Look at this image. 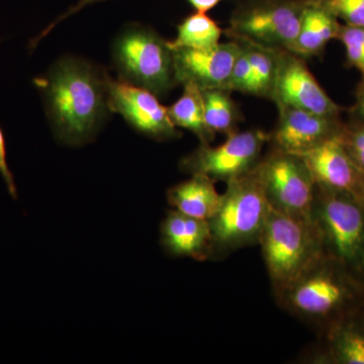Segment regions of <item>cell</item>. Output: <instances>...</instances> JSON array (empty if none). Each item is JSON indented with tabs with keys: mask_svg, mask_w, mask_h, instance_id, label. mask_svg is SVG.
Masks as SVG:
<instances>
[{
	"mask_svg": "<svg viewBox=\"0 0 364 364\" xmlns=\"http://www.w3.org/2000/svg\"><path fill=\"white\" fill-rule=\"evenodd\" d=\"M109 76L86 60L65 57L33 79L53 131L62 142L82 145L100 130L111 112Z\"/></svg>",
	"mask_w": 364,
	"mask_h": 364,
	"instance_id": "obj_1",
	"label": "cell"
},
{
	"mask_svg": "<svg viewBox=\"0 0 364 364\" xmlns=\"http://www.w3.org/2000/svg\"><path fill=\"white\" fill-rule=\"evenodd\" d=\"M270 208L258 163L246 173L228 181L219 210L208 221L213 257H223L259 243Z\"/></svg>",
	"mask_w": 364,
	"mask_h": 364,
	"instance_id": "obj_2",
	"label": "cell"
},
{
	"mask_svg": "<svg viewBox=\"0 0 364 364\" xmlns=\"http://www.w3.org/2000/svg\"><path fill=\"white\" fill-rule=\"evenodd\" d=\"M274 293L293 284L326 255L313 220L270 208L259 239Z\"/></svg>",
	"mask_w": 364,
	"mask_h": 364,
	"instance_id": "obj_3",
	"label": "cell"
},
{
	"mask_svg": "<svg viewBox=\"0 0 364 364\" xmlns=\"http://www.w3.org/2000/svg\"><path fill=\"white\" fill-rule=\"evenodd\" d=\"M112 61L119 79L157 97L166 95L177 85L171 46L150 26H124L114 41Z\"/></svg>",
	"mask_w": 364,
	"mask_h": 364,
	"instance_id": "obj_4",
	"label": "cell"
},
{
	"mask_svg": "<svg viewBox=\"0 0 364 364\" xmlns=\"http://www.w3.org/2000/svg\"><path fill=\"white\" fill-rule=\"evenodd\" d=\"M306 0H245L230 18L228 37L289 51L298 37Z\"/></svg>",
	"mask_w": 364,
	"mask_h": 364,
	"instance_id": "obj_5",
	"label": "cell"
},
{
	"mask_svg": "<svg viewBox=\"0 0 364 364\" xmlns=\"http://www.w3.org/2000/svg\"><path fill=\"white\" fill-rule=\"evenodd\" d=\"M313 219L328 255L345 264L364 257V205L351 196L316 184Z\"/></svg>",
	"mask_w": 364,
	"mask_h": 364,
	"instance_id": "obj_6",
	"label": "cell"
},
{
	"mask_svg": "<svg viewBox=\"0 0 364 364\" xmlns=\"http://www.w3.org/2000/svg\"><path fill=\"white\" fill-rule=\"evenodd\" d=\"M258 168L272 210L314 221L316 182L303 157L272 148Z\"/></svg>",
	"mask_w": 364,
	"mask_h": 364,
	"instance_id": "obj_7",
	"label": "cell"
},
{
	"mask_svg": "<svg viewBox=\"0 0 364 364\" xmlns=\"http://www.w3.org/2000/svg\"><path fill=\"white\" fill-rule=\"evenodd\" d=\"M325 255L313 267L282 291L275 293L284 310L309 321H321L338 312L352 296V289L330 267Z\"/></svg>",
	"mask_w": 364,
	"mask_h": 364,
	"instance_id": "obj_8",
	"label": "cell"
},
{
	"mask_svg": "<svg viewBox=\"0 0 364 364\" xmlns=\"http://www.w3.org/2000/svg\"><path fill=\"white\" fill-rule=\"evenodd\" d=\"M268 141L269 134L258 129L236 132L215 147L200 144L198 149L182 158L179 167L191 176L200 174L215 182L227 183L260 161L261 153Z\"/></svg>",
	"mask_w": 364,
	"mask_h": 364,
	"instance_id": "obj_9",
	"label": "cell"
},
{
	"mask_svg": "<svg viewBox=\"0 0 364 364\" xmlns=\"http://www.w3.org/2000/svg\"><path fill=\"white\" fill-rule=\"evenodd\" d=\"M107 95L111 112L121 114L139 133L157 141L181 136L168 109L151 91L109 76Z\"/></svg>",
	"mask_w": 364,
	"mask_h": 364,
	"instance_id": "obj_10",
	"label": "cell"
},
{
	"mask_svg": "<svg viewBox=\"0 0 364 364\" xmlns=\"http://www.w3.org/2000/svg\"><path fill=\"white\" fill-rule=\"evenodd\" d=\"M272 100L321 116L339 117L340 107L318 85L305 59L279 50V67Z\"/></svg>",
	"mask_w": 364,
	"mask_h": 364,
	"instance_id": "obj_11",
	"label": "cell"
},
{
	"mask_svg": "<svg viewBox=\"0 0 364 364\" xmlns=\"http://www.w3.org/2000/svg\"><path fill=\"white\" fill-rule=\"evenodd\" d=\"M241 50V43L233 39L207 49L172 48L177 85H193L202 90H227Z\"/></svg>",
	"mask_w": 364,
	"mask_h": 364,
	"instance_id": "obj_12",
	"label": "cell"
},
{
	"mask_svg": "<svg viewBox=\"0 0 364 364\" xmlns=\"http://www.w3.org/2000/svg\"><path fill=\"white\" fill-rule=\"evenodd\" d=\"M277 107L279 122L269 134V142L275 149L301 155L343 131L338 117L321 116L287 105Z\"/></svg>",
	"mask_w": 364,
	"mask_h": 364,
	"instance_id": "obj_13",
	"label": "cell"
},
{
	"mask_svg": "<svg viewBox=\"0 0 364 364\" xmlns=\"http://www.w3.org/2000/svg\"><path fill=\"white\" fill-rule=\"evenodd\" d=\"M340 135L299 156L305 160L317 186L346 193L364 205V173L345 150Z\"/></svg>",
	"mask_w": 364,
	"mask_h": 364,
	"instance_id": "obj_14",
	"label": "cell"
},
{
	"mask_svg": "<svg viewBox=\"0 0 364 364\" xmlns=\"http://www.w3.org/2000/svg\"><path fill=\"white\" fill-rule=\"evenodd\" d=\"M162 247L169 255L198 261L214 256L210 222L182 214L176 210L167 213L160 229Z\"/></svg>",
	"mask_w": 364,
	"mask_h": 364,
	"instance_id": "obj_15",
	"label": "cell"
},
{
	"mask_svg": "<svg viewBox=\"0 0 364 364\" xmlns=\"http://www.w3.org/2000/svg\"><path fill=\"white\" fill-rule=\"evenodd\" d=\"M167 200L174 210L182 214L210 221L219 210L222 193H218L214 181L195 174L188 181L169 188Z\"/></svg>",
	"mask_w": 364,
	"mask_h": 364,
	"instance_id": "obj_16",
	"label": "cell"
},
{
	"mask_svg": "<svg viewBox=\"0 0 364 364\" xmlns=\"http://www.w3.org/2000/svg\"><path fill=\"white\" fill-rule=\"evenodd\" d=\"M340 26L333 14L306 2L298 37L289 52L303 59L318 56L330 41L338 38Z\"/></svg>",
	"mask_w": 364,
	"mask_h": 364,
	"instance_id": "obj_17",
	"label": "cell"
},
{
	"mask_svg": "<svg viewBox=\"0 0 364 364\" xmlns=\"http://www.w3.org/2000/svg\"><path fill=\"white\" fill-rule=\"evenodd\" d=\"M167 109L170 119L177 128L195 134L200 144L208 145L215 140V134L208 128L205 121L203 90L198 86L183 85L181 97Z\"/></svg>",
	"mask_w": 364,
	"mask_h": 364,
	"instance_id": "obj_18",
	"label": "cell"
},
{
	"mask_svg": "<svg viewBox=\"0 0 364 364\" xmlns=\"http://www.w3.org/2000/svg\"><path fill=\"white\" fill-rule=\"evenodd\" d=\"M223 33L217 21L207 14L196 11L177 26L176 38L169 43L172 48L207 49L221 43Z\"/></svg>",
	"mask_w": 364,
	"mask_h": 364,
	"instance_id": "obj_19",
	"label": "cell"
},
{
	"mask_svg": "<svg viewBox=\"0 0 364 364\" xmlns=\"http://www.w3.org/2000/svg\"><path fill=\"white\" fill-rule=\"evenodd\" d=\"M240 43L247 51L252 72L250 95L272 100L279 67V52L282 49L263 47L252 43Z\"/></svg>",
	"mask_w": 364,
	"mask_h": 364,
	"instance_id": "obj_20",
	"label": "cell"
},
{
	"mask_svg": "<svg viewBox=\"0 0 364 364\" xmlns=\"http://www.w3.org/2000/svg\"><path fill=\"white\" fill-rule=\"evenodd\" d=\"M205 121L215 134L229 136L238 132L240 112L231 97V91L215 88L203 90Z\"/></svg>",
	"mask_w": 364,
	"mask_h": 364,
	"instance_id": "obj_21",
	"label": "cell"
},
{
	"mask_svg": "<svg viewBox=\"0 0 364 364\" xmlns=\"http://www.w3.org/2000/svg\"><path fill=\"white\" fill-rule=\"evenodd\" d=\"M331 352L336 363L364 364V330L353 325L333 329Z\"/></svg>",
	"mask_w": 364,
	"mask_h": 364,
	"instance_id": "obj_22",
	"label": "cell"
},
{
	"mask_svg": "<svg viewBox=\"0 0 364 364\" xmlns=\"http://www.w3.org/2000/svg\"><path fill=\"white\" fill-rule=\"evenodd\" d=\"M333 14L345 25L364 26V0H306Z\"/></svg>",
	"mask_w": 364,
	"mask_h": 364,
	"instance_id": "obj_23",
	"label": "cell"
},
{
	"mask_svg": "<svg viewBox=\"0 0 364 364\" xmlns=\"http://www.w3.org/2000/svg\"><path fill=\"white\" fill-rule=\"evenodd\" d=\"M337 39L344 46L347 61L360 72L364 82V26L341 25Z\"/></svg>",
	"mask_w": 364,
	"mask_h": 364,
	"instance_id": "obj_24",
	"label": "cell"
},
{
	"mask_svg": "<svg viewBox=\"0 0 364 364\" xmlns=\"http://www.w3.org/2000/svg\"><path fill=\"white\" fill-rule=\"evenodd\" d=\"M251 80H252V72H251L250 61L245 47L242 45L240 54L235 61L227 90L237 91V92L250 95Z\"/></svg>",
	"mask_w": 364,
	"mask_h": 364,
	"instance_id": "obj_25",
	"label": "cell"
},
{
	"mask_svg": "<svg viewBox=\"0 0 364 364\" xmlns=\"http://www.w3.org/2000/svg\"><path fill=\"white\" fill-rule=\"evenodd\" d=\"M340 136L345 150L364 173V124L352 129H343Z\"/></svg>",
	"mask_w": 364,
	"mask_h": 364,
	"instance_id": "obj_26",
	"label": "cell"
},
{
	"mask_svg": "<svg viewBox=\"0 0 364 364\" xmlns=\"http://www.w3.org/2000/svg\"><path fill=\"white\" fill-rule=\"evenodd\" d=\"M0 174L4 178L9 195L14 200H16L18 198V188H16L13 172L9 169V163H7L6 138H4V134L1 128H0Z\"/></svg>",
	"mask_w": 364,
	"mask_h": 364,
	"instance_id": "obj_27",
	"label": "cell"
},
{
	"mask_svg": "<svg viewBox=\"0 0 364 364\" xmlns=\"http://www.w3.org/2000/svg\"><path fill=\"white\" fill-rule=\"evenodd\" d=\"M105 1V0H78L77 2H76L74 6H72L71 7H69L68 9L65 11V13L62 14L61 16H58V18H56L51 25H49V26H47V28H45L44 31H43V33H41L39 37L36 39L35 42H33V45L38 44V43L40 42L41 40L43 39V38L46 37V36L48 35L53 28H56L57 26L59 25L60 23H62V21L67 20V18H69V16H73V14L79 13V11H82L83 9H85L86 6H92V4H98V2Z\"/></svg>",
	"mask_w": 364,
	"mask_h": 364,
	"instance_id": "obj_28",
	"label": "cell"
},
{
	"mask_svg": "<svg viewBox=\"0 0 364 364\" xmlns=\"http://www.w3.org/2000/svg\"><path fill=\"white\" fill-rule=\"evenodd\" d=\"M224 0H188L191 6L196 9L198 13L207 14L212 11L215 6H219Z\"/></svg>",
	"mask_w": 364,
	"mask_h": 364,
	"instance_id": "obj_29",
	"label": "cell"
},
{
	"mask_svg": "<svg viewBox=\"0 0 364 364\" xmlns=\"http://www.w3.org/2000/svg\"><path fill=\"white\" fill-rule=\"evenodd\" d=\"M353 111L355 116L364 122V82L358 91V100Z\"/></svg>",
	"mask_w": 364,
	"mask_h": 364,
	"instance_id": "obj_30",
	"label": "cell"
},
{
	"mask_svg": "<svg viewBox=\"0 0 364 364\" xmlns=\"http://www.w3.org/2000/svg\"><path fill=\"white\" fill-rule=\"evenodd\" d=\"M236 4H238V2L245 1V0H234Z\"/></svg>",
	"mask_w": 364,
	"mask_h": 364,
	"instance_id": "obj_31",
	"label": "cell"
},
{
	"mask_svg": "<svg viewBox=\"0 0 364 364\" xmlns=\"http://www.w3.org/2000/svg\"><path fill=\"white\" fill-rule=\"evenodd\" d=\"M363 259H364V257H363Z\"/></svg>",
	"mask_w": 364,
	"mask_h": 364,
	"instance_id": "obj_32",
	"label": "cell"
}]
</instances>
